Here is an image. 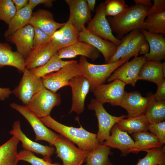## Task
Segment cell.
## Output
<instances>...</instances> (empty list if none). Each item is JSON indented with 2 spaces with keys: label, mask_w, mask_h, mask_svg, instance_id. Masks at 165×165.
I'll return each instance as SVG.
<instances>
[{
  "label": "cell",
  "mask_w": 165,
  "mask_h": 165,
  "mask_svg": "<svg viewBox=\"0 0 165 165\" xmlns=\"http://www.w3.org/2000/svg\"><path fill=\"white\" fill-rule=\"evenodd\" d=\"M40 119L46 127L75 144L81 150L90 152L101 144L96 134L86 130L81 125L79 128L66 126L57 121L50 115Z\"/></svg>",
  "instance_id": "obj_1"
},
{
  "label": "cell",
  "mask_w": 165,
  "mask_h": 165,
  "mask_svg": "<svg viewBox=\"0 0 165 165\" xmlns=\"http://www.w3.org/2000/svg\"><path fill=\"white\" fill-rule=\"evenodd\" d=\"M151 7L139 4L128 7L119 15L108 19L112 29L119 39L135 30L143 29V25Z\"/></svg>",
  "instance_id": "obj_2"
},
{
  "label": "cell",
  "mask_w": 165,
  "mask_h": 165,
  "mask_svg": "<svg viewBox=\"0 0 165 165\" xmlns=\"http://www.w3.org/2000/svg\"><path fill=\"white\" fill-rule=\"evenodd\" d=\"M128 61L127 60H120L112 63L96 64L90 63L86 57L81 56L78 63L83 75L90 84V90L92 92L98 86L104 84L115 70Z\"/></svg>",
  "instance_id": "obj_3"
},
{
  "label": "cell",
  "mask_w": 165,
  "mask_h": 165,
  "mask_svg": "<svg viewBox=\"0 0 165 165\" xmlns=\"http://www.w3.org/2000/svg\"><path fill=\"white\" fill-rule=\"evenodd\" d=\"M83 75L78 62L72 60L55 72L47 74L41 78L43 85L47 89L54 92L61 88L69 86L70 81L73 78Z\"/></svg>",
  "instance_id": "obj_4"
},
{
  "label": "cell",
  "mask_w": 165,
  "mask_h": 165,
  "mask_svg": "<svg viewBox=\"0 0 165 165\" xmlns=\"http://www.w3.org/2000/svg\"><path fill=\"white\" fill-rule=\"evenodd\" d=\"M60 94L53 92L43 86L24 105L39 118L50 115L53 108L61 104Z\"/></svg>",
  "instance_id": "obj_5"
},
{
  "label": "cell",
  "mask_w": 165,
  "mask_h": 165,
  "mask_svg": "<svg viewBox=\"0 0 165 165\" xmlns=\"http://www.w3.org/2000/svg\"><path fill=\"white\" fill-rule=\"evenodd\" d=\"M103 105L95 98L91 99L87 108L94 110L98 121V130L97 138L101 144L108 139L110 135V130L113 126L119 121L127 117V116L122 115L120 116L111 115L104 108Z\"/></svg>",
  "instance_id": "obj_6"
},
{
  "label": "cell",
  "mask_w": 165,
  "mask_h": 165,
  "mask_svg": "<svg viewBox=\"0 0 165 165\" xmlns=\"http://www.w3.org/2000/svg\"><path fill=\"white\" fill-rule=\"evenodd\" d=\"M53 145L57 156L62 160L63 165H82L89 152L77 148L61 134L58 135Z\"/></svg>",
  "instance_id": "obj_7"
},
{
  "label": "cell",
  "mask_w": 165,
  "mask_h": 165,
  "mask_svg": "<svg viewBox=\"0 0 165 165\" xmlns=\"http://www.w3.org/2000/svg\"><path fill=\"white\" fill-rule=\"evenodd\" d=\"M106 16L104 3L102 2L97 8L95 15L88 22L86 28L91 33L112 42L117 46L121 42L122 40L113 34Z\"/></svg>",
  "instance_id": "obj_8"
},
{
  "label": "cell",
  "mask_w": 165,
  "mask_h": 165,
  "mask_svg": "<svg viewBox=\"0 0 165 165\" xmlns=\"http://www.w3.org/2000/svg\"><path fill=\"white\" fill-rule=\"evenodd\" d=\"M10 106L21 114L29 123L35 134V141L43 140L48 142L51 145H53L58 134L48 128L39 118L24 105L12 103Z\"/></svg>",
  "instance_id": "obj_9"
},
{
  "label": "cell",
  "mask_w": 165,
  "mask_h": 165,
  "mask_svg": "<svg viewBox=\"0 0 165 165\" xmlns=\"http://www.w3.org/2000/svg\"><path fill=\"white\" fill-rule=\"evenodd\" d=\"M18 86L12 93L25 105L44 86L41 78L25 68Z\"/></svg>",
  "instance_id": "obj_10"
},
{
  "label": "cell",
  "mask_w": 165,
  "mask_h": 165,
  "mask_svg": "<svg viewBox=\"0 0 165 165\" xmlns=\"http://www.w3.org/2000/svg\"><path fill=\"white\" fill-rule=\"evenodd\" d=\"M126 85L120 80L115 79L108 84L98 86L92 93L95 98L103 104L108 103L113 106H120Z\"/></svg>",
  "instance_id": "obj_11"
},
{
  "label": "cell",
  "mask_w": 165,
  "mask_h": 165,
  "mask_svg": "<svg viewBox=\"0 0 165 165\" xmlns=\"http://www.w3.org/2000/svg\"><path fill=\"white\" fill-rule=\"evenodd\" d=\"M146 61L145 56L134 57L115 70L107 79V82H110L117 79L126 84L135 86L138 80V75L141 68Z\"/></svg>",
  "instance_id": "obj_12"
},
{
  "label": "cell",
  "mask_w": 165,
  "mask_h": 165,
  "mask_svg": "<svg viewBox=\"0 0 165 165\" xmlns=\"http://www.w3.org/2000/svg\"><path fill=\"white\" fill-rule=\"evenodd\" d=\"M143 25V29L165 35V0H153Z\"/></svg>",
  "instance_id": "obj_13"
},
{
  "label": "cell",
  "mask_w": 165,
  "mask_h": 165,
  "mask_svg": "<svg viewBox=\"0 0 165 165\" xmlns=\"http://www.w3.org/2000/svg\"><path fill=\"white\" fill-rule=\"evenodd\" d=\"M69 86L72 91V105L69 113L75 112L79 115L84 110L85 101L90 90V84L84 76L81 75L72 79Z\"/></svg>",
  "instance_id": "obj_14"
},
{
  "label": "cell",
  "mask_w": 165,
  "mask_h": 165,
  "mask_svg": "<svg viewBox=\"0 0 165 165\" xmlns=\"http://www.w3.org/2000/svg\"><path fill=\"white\" fill-rule=\"evenodd\" d=\"M59 50L51 41L36 46H33L25 59V68L31 70L46 63Z\"/></svg>",
  "instance_id": "obj_15"
},
{
  "label": "cell",
  "mask_w": 165,
  "mask_h": 165,
  "mask_svg": "<svg viewBox=\"0 0 165 165\" xmlns=\"http://www.w3.org/2000/svg\"><path fill=\"white\" fill-rule=\"evenodd\" d=\"M9 134L16 136L21 142L24 149L41 154L45 160L52 163L51 157L55 151V148L42 145L29 139L22 132L20 120H17L13 123Z\"/></svg>",
  "instance_id": "obj_16"
},
{
  "label": "cell",
  "mask_w": 165,
  "mask_h": 165,
  "mask_svg": "<svg viewBox=\"0 0 165 165\" xmlns=\"http://www.w3.org/2000/svg\"><path fill=\"white\" fill-rule=\"evenodd\" d=\"M69 9L67 22L73 24L80 32L86 28L85 24L91 19V11L86 0H65Z\"/></svg>",
  "instance_id": "obj_17"
},
{
  "label": "cell",
  "mask_w": 165,
  "mask_h": 165,
  "mask_svg": "<svg viewBox=\"0 0 165 165\" xmlns=\"http://www.w3.org/2000/svg\"><path fill=\"white\" fill-rule=\"evenodd\" d=\"M79 41L87 43L96 49L107 63L117 50V46L114 43L91 33L86 28L79 32Z\"/></svg>",
  "instance_id": "obj_18"
},
{
  "label": "cell",
  "mask_w": 165,
  "mask_h": 165,
  "mask_svg": "<svg viewBox=\"0 0 165 165\" xmlns=\"http://www.w3.org/2000/svg\"><path fill=\"white\" fill-rule=\"evenodd\" d=\"M148 101L147 97H143L138 91H125L120 106L127 111V117H134L145 115Z\"/></svg>",
  "instance_id": "obj_19"
},
{
  "label": "cell",
  "mask_w": 165,
  "mask_h": 165,
  "mask_svg": "<svg viewBox=\"0 0 165 165\" xmlns=\"http://www.w3.org/2000/svg\"><path fill=\"white\" fill-rule=\"evenodd\" d=\"M34 33L33 27L28 24L6 38L7 41L15 45L17 51L25 59L33 46Z\"/></svg>",
  "instance_id": "obj_20"
},
{
  "label": "cell",
  "mask_w": 165,
  "mask_h": 165,
  "mask_svg": "<svg viewBox=\"0 0 165 165\" xmlns=\"http://www.w3.org/2000/svg\"><path fill=\"white\" fill-rule=\"evenodd\" d=\"M111 133L108 139L103 144L111 148L119 150L121 156H126L132 152L134 145V141L126 132L120 130L116 123L111 128Z\"/></svg>",
  "instance_id": "obj_21"
},
{
  "label": "cell",
  "mask_w": 165,
  "mask_h": 165,
  "mask_svg": "<svg viewBox=\"0 0 165 165\" xmlns=\"http://www.w3.org/2000/svg\"><path fill=\"white\" fill-rule=\"evenodd\" d=\"M64 24L56 21L50 11L40 9L32 13L28 24L38 28L51 38L57 29L62 27Z\"/></svg>",
  "instance_id": "obj_22"
},
{
  "label": "cell",
  "mask_w": 165,
  "mask_h": 165,
  "mask_svg": "<svg viewBox=\"0 0 165 165\" xmlns=\"http://www.w3.org/2000/svg\"><path fill=\"white\" fill-rule=\"evenodd\" d=\"M57 53L61 59L72 58L80 55L94 61L100 57V53L96 49L87 43L79 41L60 50Z\"/></svg>",
  "instance_id": "obj_23"
},
{
  "label": "cell",
  "mask_w": 165,
  "mask_h": 165,
  "mask_svg": "<svg viewBox=\"0 0 165 165\" xmlns=\"http://www.w3.org/2000/svg\"><path fill=\"white\" fill-rule=\"evenodd\" d=\"M149 45L150 51L145 56L147 61H161L165 58V38L162 34H155L141 30Z\"/></svg>",
  "instance_id": "obj_24"
},
{
  "label": "cell",
  "mask_w": 165,
  "mask_h": 165,
  "mask_svg": "<svg viewBox=\"0 0 165 165\" xmlns=\"http://www.w3.org/2000/svg\"><path fill=\"white\" fill-rule=\"evenodd\" d=\"M165 62L146 61L139 70L138 80L150 81L157 85L165 79Z\"/></svg>",
  "instance_id": "obj_25"
},
{
  "label": "cell",
  "mask_w": 165,
  "mask_h": 165,
  "mask_svg": "<svg viewBox=\"0 0 165 165\" xmlns=\"http://www.w3.org/2000/svg\"><path fill=\"white\" fill-rule=\"evenodd\" d=\"M79 33L73 24L67 22L54 33L51 41L59 50L78 42Z\"/></svg>",
  "instance_id": "obj_26"
},
{
  "label": "cell",
  "mask_w": 165,
  "mask_h": 165,
  "mask_svg": "<svg viewBox=\"0 0 165 165\" xmlns=\"http://www.w3.org/2000/svg\"><path fill=\"white\" fill-rule=\"evenodd\" d=\"M25 59L18 52L13 51L7 43L0 42V68L5 66L16 68L22 72L25 69Z\"/></svg>",
  "instance_id": "obj_27"
},
{
  "label": "cell",
  "mask_w": 165,
  "mask_h": 165,
  "mask_svg": "<svg viewBox=\"0 0 165 165\" xmlns=\"http://www.w3.org/2000/svg\"><path fill=\"white\" fill-rule=\"evenodd\" d=\"M19 140L12 137L0 146V165H17L20 161L17 152Z\"/></svg>",
  "instance_id": "obj_28"
},
{
  "label": "cell",
  "mask_w": 165,
  "mask_h": 165,
  "mask_svg": "<svg viewBox=\"0 0 165 165\" xmlns=\"http://www.w3.org/2000/svg\"><path fill=\"white\" fill-rule=\"evenodd\" d=\"M134 145L132 152L138 154L141 151L160 148L163 146L157 137L151 133L141 132L132 134Z\"/></svg>",
  "instance_id": "obj_29"
},
{
  "label": "cell",
  "mask_w": 165,
  "mask_h": 165,
  "mask_svg": "<svg viewBox=\"0 0 165 165\" xmlns=\"http://www.w3.org/2000/svg\"><path fill=\"white\" fill-rule=\"evenodd\" d=\"M149 49L148 43L140 30L129 42L120 60H129L131 57H137L139 54L145 56Z\"/></svg>",
  "instance_id": "obj_30"
},
{
  "label": "cell",
  "mask_w": 165,
  "mask_h": 165,
  "mask_svg": "<svg viewBox=\"0 0 165 165\" xmlns=\"http://www.w3.org/2000/svg\"><path fill=\"white\" fill-rule=\"evenodd\" d=\"M32 10L28 4L23 8L17 10L14 16L8 24V29L4 34L6 38L28 24L32 17Z\"/></svg>",
  "instance_id": "obj_31"
},
{
  "label": "cell",
  "mask_w": 165,
  "mask_h": 165,
  "mask_svg": "<svg viewBox=\"0 0 165 165\" xmlns=\"http://www.w3.org/2000/svg\"><path fill=\"white\" fill-rule=\"evenodd\" d=\"M146 97L148 99V107L145 114L150 123H158L165 119V101H158L152 97V93H148Z\"/></svg>",
  "instance_id": "obj_32"
},
{
  "label": "cell",
  "mask_w": 165,
  "mask_h": 165,
  "mask_svg": "<svg viewBox=\"0 0 165 165\" xmlns=\"http://www.w3.org/2000/svg\"><path fill=\"white\" fill-rule=\"evenodd\" d=\"M149 123L145 115L123 119L117 123L118 127L121 130L131 134L148 130Z\"/></svg>",
  "instance_id": "obj_33"
},
{
  "label": "cell",
  "mask_w": 165,
  "mask_h": 165,
  "mask_svg": "<svg viewBox=\"0 0 165 165\" xmlns=\"http://www.w3.org/2000/svg\"><path fill=\"white\" fill-rule=\"evenodd\" d=\"M112 154L111 148L101 144L89 152L82 165H113L110 161L108 156Z\"/></svg>",
  "instance_id": "obj_34"
},
{
  "label": "cell",
  "mask_w": 165,
  "mask_h": 165,
  "mask_svg": "<svg viewBox=\"0 0 165 165\" xmlns=\"http://www.w3.org/2000/svg\"><path fill=\"white\" fill-rule=\"evenodd\" d=\"M72 60H63L59 58L57 53L45 64L31 71L39 78H42L53 72L58 71Z\"/></svg>",
  "instance_id": "obj_35"
},
{
  "label": "cell",
  "mask_w": 165,
  "mask_h": 165,
  "mask_svg": "<svg viewBox=\"0 0 165 165\" xmlns=\"http://www.w3.org/2000/svg\"><path fill=\"white\" fill-rule=\"evenodd\" d=\"M145 151L146 156L139 159L136 165H165V146Z\"/></svg>",
  "instance_id": "obj_36"
},
{
  "label": "cell",
  "mask_w": 165,
  "mask_h": 165,
  "mask_svg": "<svg viewBox=\"0 0 165 165\" xmlns=\"http://www.w3.org/2000/svg\"><path fill=\"white\" fill-rule=\"evenodd\" d=\"M106 16H116L128 7L124 0H107L104 2Z\"/></svg>",
  "instance_id": "obj_37"
},
{
  "label": "cell",
  "mask_w": 165,
  "mask_h": 165,
  "mask_svg": "<svg viewBox=\"0 0 165 165\" xmlns=\"http://www.w3.org/2000/svg\"><path fill=\"white\" fill-rule=\"evenodd\" d=\"M17 10L12 0H0V20L8 24Z\"/></svg>",
  "instance_id": "obj_38"
},
{
  "label": "cell",
  "mask_w": 165,
  "mask_h": 165,
  "mask_svg": "<svg viewBox=\"0 0 165 165\" xmlns=\"http://www.w3.org/2000/svg\"><path fill=\"white\" fill-rule=\"evenodd\" d=\"M140 31V30H135L128 33L123 37L121 42L117 47V50L107 63H112L120 60L127 46L130 41Z\"/></svg>",
  "instance_id": "obj_39"
},
{
  "label": "cell",
  "mask_w": 165,
  "mask_h": 165,
  "mask_svg": "<svg viewBox=\"0 0 165 165\" xmlns=\"http://www.w3.org/2000/svg\"><path fill=\"white\" fill-rule=\"evenodd\" d=\"M20 160L28 162L32 165H61L58 163H52L36 157L32 152L23 150L18 152Z\"/></svg>",
  "instance_id": "obj_40"
},
{
  "label": "cell",
  "mask_w": 165,
  "mask_h": 165,
  "mask_svg": "<svg viewBox=\"0 0 165 165\" xmlns=\"http://www.w3.org/2000/svg\"><path fill=\"white\" fill-rule=\"evenodd\" d=\"M148 130L157 137L163 146L165 144V121L149 123Z\"/></svg>",
  "instance_id": "obj_41"
},
{
  "label": "cell",
  "mask_w": 165,
  "mask_h": 165,
  "mask_svg": "<svg viewBox=\"0 0 165 165\" xmlns=\"http://www.w3.org/2000/svg\"><path fill=\"white\" fill-rule=\"evenodd\" d=\"M156 93L152 94L153 97L158 101H165V79H164L157 85Z\"/></svg>",
  "instance_id": "obj_42"
},
{
  "label": "cell",
  "mask_w": 165,
  "mask_h": 165,
  "mask_svg": "<svg viewBox=\"0 0 165 165\" xmlns=\"http://www.w3.org/2000/svg\"><path fill=\"white\" fill-rule=\"evenodd\" d=\"M51 38L48 35L43 32L38 37L33 39V46H36L51 41Z\"/></svg>",
  "instance_id": "obj_43"
},
{
  "label": "cell",
  "mask_w": 165,
  "mask_h": 165,
  "mask_svg": "<svg viewBox=\"0 0 165 165\" xmlns=\"http://www.w3.org/2000/svg\"><path fill=\"white\" fill-rule=\"evenodd\" d=\"M53 0H29L28 4L31 6L32 10L37 5L42 4L46 6L51 7L53 5Z\"/></svg>",
  "instance_id": "obj_44"
},
{
  "label": "cell",
  "mask_w": 165,
  "mask_h": 165,
  "mask_svg": "<svg viewBox=\"0 0 165 165\" xmlns=\"http://www.w3.org/2000/svg\"><path fill=\"white\" fill-rule=\"evenodd\" d=\"M12 93V91L9 88L0 87V100L3 101L8 98Z\"/></svg>",
  "instance_id": "obj_45"
},
{
  "label": "cell",
  "mask_w": 165,
  "mask_h": 165,
  "mask_svg": "<svg viewBox=\"0 0 165 165\" xmlns=\"http://www.w3.org/2000/svg\"><path fill=\"white\" fill-rule=\"evenodd\" d=\"M17 10L21 9L28 4V0H13Z\"/></svg>",
  "instance_id": "obj_46"
},
{
  "label": "cell",
  "mask_w": 165,
  "mask_h": 165,
  "mask_svg": "<svg viewBox=\"0 0 165 165\" xmlns=\"http://www.w3.org/2000/svg\"><path fill=\"white\" fill-rule=\"evenodd\" d=\"M135 4H139L143 6L151 7L152 5L151 0H134Z\"/></svg>",
  "instance_id": "obj_47"
},
{
  "label": "cell",
  "mask_w": 165,
  "mask_h": 165,
  "mask_svg": "<svg viewBox=\"0 0 165 165\" xmlns=\"http://www.w3.org/2000/svg\"><path fill=\"white\" fill-rule=\"evenodd\" d=\"M86 1L87 5L90 10L91 11L94 12L96 1L95 0H86Z\"/></svg>",
  "instance_id": "obj_48"
}]
</instances>
